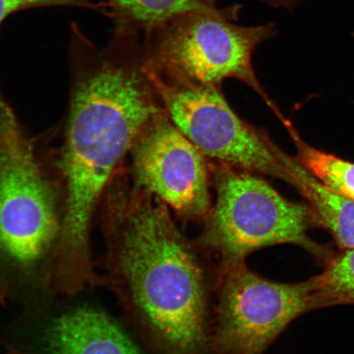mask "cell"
Listing matches in <instances>:
<instances>
[{
    "label": "cell",
    "mask_w": 354,
    "mask_h": 354,
    "mask_svg": "<svg viewBox=\"0 0 354 354\" xmlns=\"http://www.w3.org/2000/svg\"><path fill=\"white\" fill-rule=\"evenodd\" d=\"M7 354H22V353L16 351V349H15V348H10V349H8Z\"/></svg>",
    "instance_id": "cell-17"
},
{
    "label": "cell",
    "mask_w": 354,
    "mask_h": 354,
    "mask_svg": "<svg viewBox=\"0 0 354 354\" xmlns=\"http://www.w3.org/2000/svg\"><path fill=\"white\" fill-rule=\"evenodd\" d=\"M163 109L207 158L288 183L295 158L263 130L242 120L221 88L176 85L152 73Z\"/></svg>",
    "instance_id": "cell-7"
},
{
    "label": "cell",
    "mask_w": 354,
    "mask_h": 354,
    "mask_svg": "<svg viewBox=\"0 0 354 354\" xmlns=\"http://www.w3.org/2000/svg\"><path fill=\"white\" fill-rule=\"evenodd\" d=\"M262 1L274 8L291 10L298 7L303 0H262Z\"/></svg>",
    "instance_id": "cell-15"
},
{
    "label": "cell",
    "mask_w": 354,
    "mask_h": 354,
    "mask_svg": "<svg viewBox=\"0 0 354 354\" xmlns=\"http://www.w3.org/2000/svg\"><path fill=\"white\" fill-rule=\"evenodd\" d=\"M317 278L320 308L354 304V248L332 255Z\"/></svg>",
    "instance_id": "cell-13"
},
{
    "label": "cell",
    "mask_w": 354,
    "mask_h": 354,
    "mask_svg": "<svg viewBox=\"0 0 354 354\" xmlns=\"http://www.w3.org/2000/svg\"><path fill=\"white\" fill-rule=\"evenodd\" d=\"M290 185L306 199L316 225L328 231L340 249H353V199L332 192L299 161Z\"/></svg>",
    "instance_id": "cell-10"
},
{
    "label": "cell",
    "mask_w": 354,
    "mask_h": 354,
    "mask_svg": "<svg viewBox=\"0 0 354 354\" xmlns=\"http://www.w3.org/2000/svg\"><path fill=\"white\" fill-rule=\"evenodd\" d=\"M64 209V184L0 93V254L28 268L53 253Z\"/></svg>",
    "instance_id": "cell-5"
},
{
    "label": "cell",
    "mask_w": 354,
    "mask_h": 354,
    "mask_svg": "<svg viewBox=\"0 0 354 354\" xmlns=\"http://www.w3.org/2000/svg\"><path fill=\"white\" fill-rule=\"evenodd\" d=\"M216 273L209 354H266L292 322L320 308L317 276L281 283L246 263Z\"/></svg>",
    "instance_id": "cell-6"
},
{
    "label": "cell",
    "mask_w": 354,
    "mask_h": 354,
    "mask_svg": "<svg viewBox=\"0 0 354 354\" xmlns=\"http://www.w3.org/2000/svg\"><path fill=\"white\" fill-rule=\"evenodd\" d=\"M353 38H354V33H353Z\"/></svg>",
    "instance_id": "cell-18"
},
{
    "label": "cell",
    "mask_w": 354,
    "mask_h": 354,
    "mask_svg": "<svg viewBox=\"0 0 354 354\" xmlns=\"http://www.w3.org/2000/svg\"><path fill=\"white\" fill-rule=\"evenodd\" d=\"M282 122L294 141L300 165L332 192L354 201V162L313 147L286 118Z\"/></svg>",
    "instance_id": "cell-12"
},
{
    "label": "cell",
    "mask_w": 354,
    "mask_h": 354,
    "mask_svg": "<svg viewBox=\"0 0 354 354\" xmlns=\"http://www.w3.org/2000/svg\"><path fill=\"white\" fill-rule=\"evenodd\" d=\"M75 7L105 12L103 0H0V26L8 17L30 8Z\"/></svg>",
    "instance_id": "cell-14"
},
{
    "label": "cell",
    "mask_w": 354,
    "mask_h": 354,
    "mask_svg": "<svg viewBox=\"0 0 354 354\" xmlns=\"http://www.w3.org/2000/svg\"><path fill=\"white\" fill-rule=\"evenodd\" d=\"M113 35L143 38L185 12L215 7L216 0H104Z\"/></svg>",
    "instance_id": "cell-11"
},
{
    "label": "cell",
    "mask_w": 354,
    "mask_h": 354,
    "mask_svg": "<svg viewBox=\"0 0 354 354\" xmlns=\"http://www.w3.org/2000/svg\"><path fill=\"white\" fill-rule=\"evenodd\" d=\"M240 10L239 6L201 8L172 17L141 38L146 64L155 76L179 86L221 90L225 80H238L281 118L253 66L256 48L276 37L277 26L237 25Z\"/></svg>",
    "instance_id": "cell-3"
},
{
    "label": "cell",
    "mask_w": 354,
    "mask_h": 354,
    "mask_svg": "<svg viewBox=\"0 0 354 354\" xmlns=\"http://www.w3.org/2000/svg\"><path fill=\"white\" fill-rule=\"evenodd\" d=\"M216 202L196 242L218 270L246 263L264 248L293 245L326 263L331 253L309 238L316 227L308 203L283 197L260 175L225 163L212 170Z\"/></svg>",
    "instance_id": "cell-4"
},
{
    "label": "cell",
    "mask_w": 354,
    "mask_h": 354,
    "mask_svg": "<svg viewBox=\"0 0 354 354\" xmlns=\"http://www.w3.org/2000/svg\"><path fill=\"white\" fill-rule=\"evenodd\" d=\"M130 153L133 183L181 220L203 223L212 205L207 158L165 110L145 126Z\"/></svg>",
    "instance_id": "cell-8"
},
{
    "label": "cell",
    "mask_w": 354,
    "mask_h": 354,
    "mask_svg": "<svg viewBox=\"0 0 354 354\" xmlns=\"http://www.w3.org/2000/svg\"><path fill=\"white\" fill-rule=\"evenodd\" d=\"M106 285L151 354H209L216 266L180 231L169 207L131 183L100 203Z\"/></svg>",
    "instance_id": "cell-2"
},
{
    "label": "cell",
    "mask_w": 354,
    "mask_h": 354,
    "mask_svg": "<svg viewBox=\"0 0 354 354\" xmlns=\"http://www.w3.org/2000/svg\"><path fill=\"white\" fill-rule=\"evenodd\" d=\"M71 66L59 165L64 216L51 268L64 281H83L95 272L91 228L97 207L141 131L165 109L139 37L113 35L98 48L73 26Z\"/></svg>",
    "instance_id": "cell-1"
},
{
    "label": "cell",
    "mask_w": 354,
    "mask_h": 354,
    "mask_svg": "<svg viewBox=\"0 0 354 354\" xmlns=\"http://www.w3.org/2000/svg\"><path fill=\"white\" fill-rule=\"evenodd\" d=\"M46 349V354H140L113 318L90 307L73 309L53 322Z\"/></svg>",
    "instance_id": "cell-9"
},
{
    "label": "cell",
    "mask_w": 354,
    "mask_h": 354,
    "mask_svg": "<svg viewBox=\"0 0 354 354\" xmlns=\"http://www.w3.org/2000/svg\"><path fill=\"white\" fill-rule=\"evenodd\" d=\"M6 290H4L2 281H0V303L3 302L4 299H6Z\"/></svg>",
    "instance_id": "cell-16"
}]
</instances>
